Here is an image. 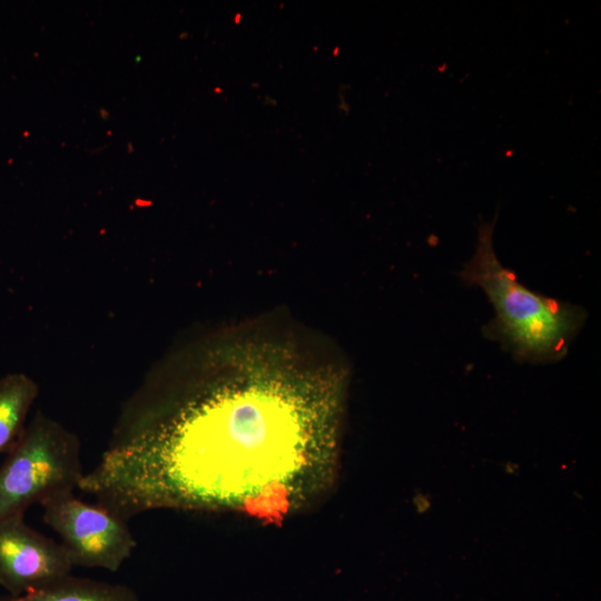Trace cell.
<instances>
[{
	"label": "cell",
	"mask_w": 601,
	"mask_h": 601,
	"mask_svg": "<svg viewBox=\"0 0 601 601\" xmlns=\"http://www.w3.org/2000/svg\"><path fill=\"white\" fill-rule=\"evenodd\" d=\"M72 566L61 543L30 528L23 514L0 521V585L11 597L42 589L69 575Z\"/></svg>",
	"instance_id": "cell-5"
},
{
	"label": "cell",
	"mask_w": 601,
	"mask_h": 601,
	"mask_svg": "<svg viewBox=\"0 0 601 601\" xmlns=\"http://www.w3.org/2000/svg\"><path fill=\"white\" fill-rule=\"evenodd\" d=\"M238 371L137 410L79 489L126 520L174 509L280 523L316 505L336 475L343 381Z\"/></svg>",
	"instance_id": "cell-1"
},
{
	"label": "cell",
	"mask_w": 601,
	"mask_h": 601,
	"mask_svg": "<svg viewBox=\"0 0 601 601\" xmlns=\"http://www.w3.org/2000/svg\"><path fill=\"white\" fill-rule=\"evenodd\" d=\"M495 221L480 225L474 255L460 273L464 283L485 293L494 308L482 332L518 362H558L568 354L588 314L579 305L533 292L504 267L493 247Z\"/></svg>",
	"instance_id": "cell-2"
},
{
	"label": "cell",
	"mask_w": 601,
	"mask_h": 601,
	"mask_svg": "<svg viewBox=\"0 0 601 601\" xmlns=\"http://www.w3.org/2000/svg\"><path fill=\"white\" fill-rule=\"evenodd\" d=\"M83 474L77 436L38 413L0 466V521L78 489Z\"/></svg>",
	"instance_id": "cell-3"
},
{
	"label": "cell",
	"mask_w": 601,
	"mask_h": 601,
	"mask_svg": "<svg viewBox=\"0 0 601 601\" xmlns=\"http://www.w3.org/2000/svg\"><path fill=\"white\" fill-rule=\"evenodd\" d=\"M37 393V385L23 374L0 380V453L8 452L21 435Z\"/></svg>",
	"instance_id": "cell-7"
},
{
	"label": "cell",
	"mask_w": 601,
	"mask_h": 601,
	"mask_svg": "<svg viewBox=\"0 0 601 601\" xmlns=\"http://www.w3.org/2000/svg\"><path fill=\"white\" fill-rule=\"evenodd\" d=\"M41 506L43 521L60 536L73 565L115 572L136 546L126 519L77 499L73 491L52 495Z\"/></svg>",
	"instance_id": "cell-4"
},
{
	"label": "cell",
	"mask_w": 601,
	"mask_h": 601,
	"mask_svg": "<svg viewBox=\"0 0 601 601\" xmlns=\"http://www.w3.org/2000/svg\"><path fill=\"white\" fill-rule=\"evenodd\" d=\"M0 601H139L136 592L122 584L99 582L70 574L37 591Z\"/></svg>",
	"instance_id": "cell-6"
}]
</instances>
